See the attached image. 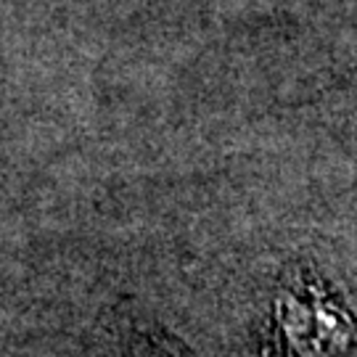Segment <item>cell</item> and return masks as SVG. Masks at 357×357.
Here are the masks:
<instances>
[{"mask_svg":"<svg viewBox=\"0 0 357 357\" xmlns=\"http://www.w3.org/2000/svg\"><path fill=\"white\" fill-rule=\"evenodd\" d=\"M270 342L278 357H347L357 347V323L331 294L289 286L270 310Z\"/></svg>","mask_w":357,"mask_h":357,"instance_id":"1","label":"cell"},{"mask_svg":"<svg viewBox=\"0 0 357 357\" xmlns=\"http://www.w3.org/2000/svg\"><path fill=\"white\" fill-rule=\"evenodd\" d=\"M132 357H191L178 342H172L169 336L162 333H153V336H143L138 347H135V355Z\"/></svg>","mask_w":357,"mask_h":357,"instance_id":"2","label":"cell"}]
</instances>
